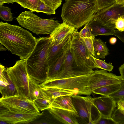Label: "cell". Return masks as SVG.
Masks as SVG:
<instances>
[{"instance_id":"obj_1","label":"cell","mask_w":124,"mask_h":124,"mask_svg":"<svg viewBox=\"0 0 124 124\" xmlns=\"http://www.w3.org/2000/svg\"><path fill=\"white\" fill-rule=\"evenodd\" d=\"M0 42L12 54L26 61L35 46L37 39L20 26L1 21Z\"/></svg>"},{"instance_id":"obj_2","label":"cell","mask_w":124,"mask_h":124,"mask_svg":"<svg viewBox=\"0 0 124 124\" xmlns=\"http://www.w3.org/2000/svg\"><path fill=\"white\" fill-rule=\"evenodd\" d=\"M98 11L96 0H66L61 17L63 21L77 29L92 20Z\"/></svg>"},{"instance_id":"obj_3","label":"cell","mask_w":124,"mask_h":124,"mask_svg":"<svg viewBox=\"0 0 124 124\" xmlns=\"http://www.w3.org/2000/svg\"><path fill=\"white\" fill-rule=\"evenodd\" d=\"M51 41L50 37L37 39L35 46L26 60L28 75L40 83L47 79L48 68V51Z\"/></svg>"},{"instance_id":"obj_4","label":"cell","mask_w":124,"mask_h":124,"mask_svg":"<svg viewBox=\"0 0 124 124\" xmlns=\"http://www.w3.org/2000/svg\"><path fill=\"white\" fill-rule=\"evenodd\" d=\"M16 19L22 27L37 35H50L61 24L54 18H42L31 11L23 12Z\"/></svg>"},{"instance_id":"obj_5","label":"cell","mask_w":124,"mask_h":124,"mask_svg":"<svg viewBox=\"0 0 124 124\" xmlns=\"http://www.w3.org/2000/svg\"><path fill=\"white\" fill-rule=\"evenodd\" d=\"M91 73L62 79L47 80L40 85L44 88H56L66 90L75 95H90L92 93L88 88V85Z\"/></svg>"},{"instance_id":"obj_6","label":"cell","mask_w":124,"mask_h":124,"mask_svg":"<svg viewBox=\"0 0 124 124\" xmlns=\"http://www.w3.org/2000/svg\"><path fill=\"white\" fill-rule=\"evenodd\" d=\"M74 106L78 115V122L84 124H95L101 116L94 105L93 98L89 95L83 96L75 95L71 96Z\"/></svg>"},{"instance_id":"obj_7","label":"cell","mask_w":124,"mask_h":124,"mask_svg":"<svg viewBox=\"0 0 124 124\" xmlns=\"http://www.w3.org/2000/svg\"><path fill=\"white\" fill-rule=\"evenodd\" d=\"M7 75L15 85L18 94L30 99L26 61H17L12 67L7 68Z\"/></svg>"},{"instance_id":"obj_8","label":"cell","mask_w":124,"mask_h":124,"mask_svg":"<svg viewBox=\"0 0 124 124\" xmlns=\"http://www.w3.org/2000/svg\"><path fill=\"white\" fill-rule=\"evenodd\" d=\"M77 29L72 34L70 46L75 61L79 66L85 70L93 71L96 64L93 56L89 53Z\"/></svg>"},{"instance_id":"obj_9","label":"cell","mask_w":124,"mask_h":124,"mask_svg":"<svg viewBox=\"0 0 124 124\" xmlns=\"http://www.w3.org/2000/svg\"><path fill=\"white\" fill-rule=\"evenodd\" d=\"M71 38L65 47L64 60L60 71L55 77L49 80L60 79L77 77L90 74L93 71L84 69L77 65L70 47Z\"/></svg>"},{"instance_id":"obj_10","label":"cell","mask_w":124,"mask_h":124,"mask_svg":"<svg viewBox=\"0 0 124 124\" xmlns=\"http://www.w3.org/2000/svg\"><path fill=\"white\" fill-rule=\"evenodd\" d=\"M0 105L8 110L26 113H40L34 103V100L17 94L1 98Z\"/></svg>"},{"instance_id":"obj_11","label":"cell","mask_w":124,"mask_h":124,"mask_svg":"<svg viewBox=\"0 0 124 124\" xmlns=\"http://www.w3.org/2000/svg\"><path fill=\"white\" fill-rule=\"evenodd\" d=\"M124 16V3H115L98 10L93 19L104 25L116 29L115 23L119 17Z\"/></svg>"},{"instance_id":"obj_12","label":"cell","mask_w":124,"mask_h":124,"mask_svg":"<svg viewBox=\"0 0 124 124\" xmlns=\"http://www.w3.org/2000/svg\"><path fill=\"white\" fill-rule=\"evenodd\" d=\"M124 81L121 76H117L104 70L93 71L91 74L88 87L92 92L93 90L108 85L117 84Z\"/></svg>"},{"instance_id":"obj_13","label":"cell","mask_w":124,"mask_h":124,"mask_svg":"<svg viewBox=\"0 0 124 124\" xmlns=\"http://www.w3.org/2000/svg\"><path fill=\"white\" fill-rule=\"evenodd\" d=\"M43 113H26L8 110L0 114V121L8 124H29L43 115Z\"/></svg>"},{"instance_id":"obj_14","label":"cell","mask_w":124,"mask_h":124,"mask_svg":"<svg viewBox=\"0 0 124 124\" xmlns=\"http://www.w3.org/2000/svg\"><path fill=\"white\" fill-rule=\"evenodd\" d=\"M93 102L100 115L107 117H111L113 111L117 107V103L109 96L93 98Z\"/></svg>"},{"instance_id":"obj_15","label":"cell","mask_w":124,"mask_h":124,"mask_svg":"<svg viewBox=\"0 0 124 124\" xmlns=\"http://www.w3.org/2000/svg\"><path fill=\"white\" fill-rule=\"evenodd\" d=\"M48 111L52 117L64 124H79L78 114L74 112L54 107L49 108Z\"/></svg>"},{"instance_id":"obj_16","label":"cell","mask_w":124,"mask_h":124,"mask_svg":"<svg viewBox=\"0 0 124 124\" xmlns=\"http://www.w3.org/2000/svg\"><path fill=\"white\" fill-rule=\"evenodd\" d=\"M72 34L67 35L59 44H53L50 42L48 51V67L53 64L63 52L65 47L70 40Z\"/></svg>"},{"instance_id":"obj_17","label":"cell","mask_w":124,"mask_h":124,"mask_svg":"<svg viewBox=\"0 0 124 124\" xmlns=\"http://www.w3.org/2000/svg\"><path fill=\"white\" fill-rule=\"evenodd\" d=\"M75 30L74 27L63 21L50 35L51 43L55 44H59L67 35L73 34Z\"/></svg>"},{"instance_id":"obj_18","label":"cell","mask_w":124,"mask_h":124,"mask_svg":"<svg viewBox=\"0 0 124 124\" xmlns=\"http://www.w3.org/2000/svg\"><path fill=\"white\" fill-rule=\"evenodd\" d=\"M88 25L93 38L99 35H113L115 29L93 19L88 23Z\"/></svg>"},{"instance_id":"obj_19","label":"cell","mask_w":124,"mask_h":124,"mask_svg":"<svg viewBox=\"0 0 124 124\" xmlns=\"http://www.w3.org/2000/svg\"><path fill=\"white\" fill-rule=\"evenodd\" d=\"M50 108L54 107L70 110L77 113L73 105L71 96L66 95L57 97L50 100Z\"/></svg>"},{"instance_id":"obj_20","label":"cell","mask_w":124,"mask_h":124,"mask_svg":"<svg viewBox=\"0 0 124 124\" xmlns=\"http://www.w3.org/2000/svg\"><path fill=\"white\" fill-rule=\"evenodd\" d=\"M40 87L43 96L48 100L53 99L60 96L66 95L71 96L74 94L71 92L62 89L56 88H44Z\"/></svg>"},{"instance_id":"obj_21","label":"cell","mask_w":124,"mask_h":124,"mask_svg":"<svg viewBox=\"0 0 124 124\" xmlns=\"http://www.w3.org/2000/svg\"><path fill=\"white\" fill-rule=\"evenodd\" d=\"M94 57L97 59H104L109 54L108 49L106 42L100 39H93Z\"/></svg>"},{"instance_id":"obj_22","label":"cell","mask_w":124,"mask_h":124,"mask_svg":"<svg viewBox=\"0 0 124 124\" xmlns=\"http://www.w3.org/2000/svg\"><path fill=\"white\" fill-rule=\"evenodd\" d=\"M124 81L120 83L108 85L93 90L92 92L102 96H109L119 90Z\"/></svg>"},{"instance_id":"obj_23","label":"cell","mask_w":124,"mask_h":124,"mask_svg":"<svg viewBox=\"0 0 124 124\" xmlns=\"http://www.w3.org/2000/svg\"><path fill=\"white\" fill-rule=\"evenodd\" d=\"M64 57V51L63 52L56 62L52 65L48 67L46 80L53 78L58 73L62 66Z\"/></svg>"},{"instance_id":"obj_24","label":"cell","mask_w":124,"mask_h":124,"mask_svg":"<svg viewBox=\"0 0 124 124\" xmlns=\"http://www.w3.org/2000/svg\"><path fill=\"white\" fill-rule=\"evenodd\" d=\"M28 78L30 98L32 100H35L38 97L40 93V83L28 75Z\"/></svg>"},{"instance_id":"obj_25","label":"cell","mask_w":124,"mask_h":124,"mask_svg":"<svg viewBox=\"0 0 124 124\" xmlns=\"http://www.w3.org/2000/svg\"><path fill=\"white\" fill-rule=\"evenodd\" d=\"M8 78L9 84L0 86V91L2 95L1 97L2 98L18 94L15 85L8 77Z\"/></svg>"},{"instance_id":"obj_26","label":"cell","mask_w":124,"mask_h":124,"mask_svg":"<svg viewBox=\"0 0 124 124\" xmlns=\"http://www.w3.org/2000/svg\"><path fill=\"white\" fill-rule=\"evenodd\" d=\"M40 93L38 97L34 100L35 104L39 110L41 111L48 109L50 107V100L46 99L42 94L40 86Z\"/></svg>"},{"instance_id":"obj_27","label":"cell","mask_w":124,"mask_h":124,"mask_svg":"<svg viewBox=\"0 0 124 124\" xmlns=\"http://www.w3.org/2000/svg\"><path fill=\"white\" fill-rule=\"evenodd\" d=\"M39 0H17L16 3L24 8L32 12H36Z\"/></svg>"},{"instance_id":"obj_28","label":"cell","mask_w":124,"mask_h":124,"mask_svg":"<svg viewBox=\"0 0 124 124\" xmlns=\"http://www.w3.org/2000/svg\"><path fill=\"white\" fill-rule=\"evenodd\" d=\"M0 18L6 21H12L13 18L11 8L8 7L0 5Z\"/></svg>"},{"instance_id":"obj_29","label":"cell","mask_w":124,"mask_h":124,"mask_svg":"<svg viewBox=\"0 0 124 124\" xmlns=\"http://www.w3.org/2000/svg\"><path fill=\"white\" fill-rule=\"evenodd\" d=\"M36 12L43 13L49 15L54 14L56 13L55 10L40 0H39Z\"/></svg>"},{"instance_id":"obj_30","label":"cell","mask_w":124,"mask_h":124,"mask_svg":"<svg viewBox=\"0 0 124 124\" xmlns=\"http://www.w3.org/2000/svg\"><path fill=\"white\" fill-rule=\"evenodd\" d=\"M93 58L96 63L95 68L101 69L109 72L113 70L114 66L111 63H107L104 61L94 57Z\"/></svg>"},{"instance_id":"obj_31","label":"cell","mask_w":124,"mask_h":124,"mask_svg":"<svg viewBox=\"0 0 124 124\" xmlns=\"http://www.w3.org/2000/svg\"><path fill=\"white\" fill-rule=\"evenodd\" d=\"M109 96L116 103L119 101H124V82L119 90Z\"/></svg>"},{"instance_id":"obj_32","label":"cell","mask_w":124,"mask_h":124,"mask_svg":"<svg viewBox=\"0 0 124 124\" xmlns=\"http://www.w3.org/2000/svg\"><path fill=\"white\" fill-rule=\"evenodd\" d=\"M111 117L118 124H124V115L117 108L113 111Z\"/></svg>"},{"instance_id":"obj_33","label":"cell","mask_w":124,"mask_h":124,"mask_svg":"<svg viewBox=\"0 0 124 124\" xmlns=\"http://www.w3.org/2000/svg\"><path fill=\"white\" fill-rule=\"evenodd\" d=\"M89 53L94 57L93 43L92 38H82Z\"/></svg>"},{"instance_id":"obj_34","label":"cell","mask_w":124,"mask_h":124,"mask_svg":"<svg viewBox=\"0 0 124 124\" xmlns=\"http://www.w3.org/2000/svg\"><path fill=\"white\" fill-rule=\"evenodd\" d=\"M96 0L98 11L114 4L116 3V0Z\"/></svg>"},{"instance_id":"obj_35","label":"cell","mask_w":124,"mask_h":124,"mask_svg":"<svg viewBox=\"0 0 124 124\" xmlns=\"http://www.w3.org/2000/svg\"><path fill=\"white\" fill-rule=\"evenodd\" d=\"M87 23L84 27L78 33L81 38H91L94 39L92 36L88 25V23Z\"/></svg>"},{"instance_id":"obj_36","label":"cell","mask_w":124,"mask_h":124,"mask_svg":"<svg viewBox=\"0 0 124 124\" xmlns=\"http://www.w3.org/2000/svg\"><path fill=\"white\" fill-rule=\"evenodd\" d=\"M55 10L62 4V0H40Z\"/></svg>"},{"instance_id":"obj_37","label":"cell","mask_w":124,"mask_h":124,"mask_svg":"<svg viewBox=\"0 0 124 124\" xmlns=\"http://www.w3.org/2000/svg\"><path fill=\"white\" fill-rule=\"evenodd\" d=\"M95 124H118L111 117H107L101 116Z\"/></svg>"},{"instance_id":"obj_38","label":"cell","mask_w":124,"mask_h":124,"mask_svg":"<svg viewBox=\"0 0 124 124\" xmlns=\"http://www.w3.org/2000/svg\"><path fill=\"white\" fill-rule=\"evenodd\" d=\"M115 28L120 31H124V16L118 18L115 23Z\"/></svg>"},{"instance_id":"obj_39","label":"cell","mask_w":124,"mask_h":124,"mask_svg":"<svg viewBox=\"0 0 124 124\" xmlns=\"http://www.w3.org/2000/svg\"><path fill=\"white\" fill-rule=\"evenodd\" d=\"M113 35L118 37L124 43V31L115 30Z\"/></svg>"},{"instance_id":"obj_40","label":"cell","mask_w":124,"mask_h":124,"mask_svg":"<svg viewBox=\"0 0 124 124\" xmlns=\"http://www.w3.org/2000/svg\"><path fill=\"white\" fill-rule=\"evenodd\" d=\"M117 108L124 115V101H120L117 103Z\"/></svg>"},{"instance_id":"obj_41","label":"cell","mask_w":124,"mask_h":124,"mask_svg":"<svg viewBox=\"0 0 124 124\" xmlns=\"http://www.w3.org/2000/svg\"><path fill=\"white\" fill-rule=\"evenodd\" d=\"M17 0H0V5H3L5 3L13 4L14 2H16Z\"/></svg>"},{"instance_id":"obj_42","label":"cell","mask_w":124,"mask_h":124,"mask_svg":"<svg viewBox=\"0 0 124 124\" xmlns=\"http://www.w3.org/2000/svg\"><path fill=\"white\" fill-rule=\"evenodd\" d=\"M121 76L124 79V64L122 65L119 68Z\"/></svg>"},{"instance_id":"obj_43","label":"cell","mask_w":124,"mask_h":124,"mask_svg":"<svg viewBox=\"0 0 124 124\" xmlns=\"http://www.w3.org/2000/svg\"><path fill=\"white\" fill-rule=\"evenodd\" d=\"M117 40L116 38L115 37H112L109 39L110 43L111 44H115Z\"/></svg>"},{"instance_id":"obj_44","label":"cell","mask_w":124,"mask_h":124,"mask_svg":"<svg viewBox=\"0 0 124 124\" xmlns=\"http://www.w3.org/2000/svg\"><path fill=\"white\" fill-rule=\"evenodd\" d=\"M1 44L0 45V51H6L7 50V48L4 47L2 46H1Z\"/></svg>"},{"instance_id":"obj_45","label":"cell","mask_w":124,"mask_h":124,"mask_svg":"<svg viewBox=\"0 0 124 124\" xmlns=\"http://www.w3.org/2000/svg\"><path fill=\"white\" fill-rule=\"evenodd\" d=\"M116 3L119 4L124 3V0H116Z\"/></svg>"},{"instance_id":"obj_46","label":"cell","mask_w":124,"mask_h":124,"mask_svg":"<svg viewBox=\"0 0 124 124\" xmlns=\"http://www.w3.org/2000/svg\"><path fill=\"white\" fill-rule=\"evenodd\" d=\"M0 124H8V123L6 122L3 121H0Z\"/></svg>"}]
</instances>
